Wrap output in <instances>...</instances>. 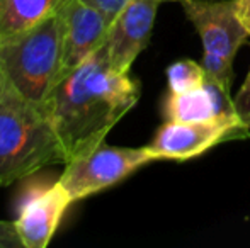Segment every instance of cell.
<instances>
[{
	"instance_id": "cell-7",
	"label": "cell",
	"mask_w": 250,
	"mask_h": 248,
	"mask_svg": "<svg viewBox=\"0 0 250 248\" xmlns=\"http://www.w3.org/2000/svg\"><path fill=\"white\" fill-rule=\"evenodd\" d=\"M188 19L194 24L204 51L233 61L250 36L235 10V0H179Z\"/></svg>"
},
{
	"instance_id": "cell-11",
	"label": "cell",
	"mask_w": 250,
	"mask_h": 248,
	"mask_svg": "<svg viewBox=\"0 0 250 248\" xmlns=\"http://www.w3.org/2000/svg\"><path fill=\"white\" fill-rule=\"evenodd\" d=\"M68 0H0V44L58 14Z\"/></svg>"
},
{
	"instance_id": "cell-15",
	"label": "cell",
	"mask_w": 250,
	"mask_h": 248,
	"mask_svg": "<svg viewBox=\"0 0 250 248\" xmlns=\"http://www.w3.org/2000/svg\"><path fill=\"white\" fill-rule=\"evenodd\" d=\"M233 102H235V109H237L238 116H240L242 119L250 117V72H249L247 78H245L244 85L238 90L237 97L233 99Z\"/></svg>"
},
{
	"instance_id": "cell-8",
	"label": "cell",
	"mask_w": 250,
	"mask_h": 248,
	"mask_svg": "<svg viewBox=\"0 0 250 248\" xmlns=\"http://www.w3.org/2000/svg\"><path fill=\"white\" fill-rule=\"evenodd\" d=\"M160 0H128L109 24L105 53L112 70L128 73L133 61L148 46Z\"/></svg>"
},
{
	"instance_id": "cell-14",
	"label": "cell",
	"mask_w": 250,
	"mask_h": 248,
	"mask_svg": "<svg viewBox=\"0 0 250 248\" xmlns=\"http://www.w3.org/2000/svg\"><path fill=\"white\" fill-rule=\"evenodd\" d=\"M0 248H24L14 221L0 219Z\"/></svg>"
},
{
	"instance_id": "cell-12",
	"label": "cell",
	"mask_w": 250,
	"mask_h": 248,
	"mask_svg": "<svg viewBox=\"0 0 250 248\" xmlns=\"http://www.w3.org/2000/svg\"><path fill=\"white\" fill-rule=\"evenodd\" d=\"M168 92L181 94L198 89L206 80V70L203 65L192 60H181L172 63L167 68Z\"/></svg>"
},
{
	"instance_id": "cell-6",
	"label": "cell",
	"mask_w": 250,
	"mask_h": 248,
	"mask_svg": "<svg viewBox=\"0 0 250 248\" xmlns=\"http://www.w3.org/2000/svg\"><path fill=\"white\" fill-rule=\"evenodd\" d=\"M72 204L68 192L58 180L29 184L21 197L14 221L24 248L48 247Z\"/></svg>"
},
{
	"instance_id": "cell-16",
	"label": "cell",
	"mask_w": 250,
	"mask_h": 248,
	"mask_svg": "<svg viewBox=\"0 0 250 248\" xmlns=\"http://www.w3.org/2000/svg\"><path fill=\"white\" fill-rule=\"evenodd\" d=\"M83 2L90 3L92 7L99 9L101 12L105 16V19L109 20V24H111L112 19L118 16V12L126 5L128 0H83Z\"/></svg>"
},
{
	"instance_id": "cell-5",
	"label": "cell",
	"mask_w": 250,
	"mask_h": 248,
	"mask_svg": "<svg viewBox=\"0 0 250 248\" xmlns=\"http://www.w3.org/2000/svg\"><path fill=\"white\" fill-rule=\"evenodd\" d=\"M250 128L238 114L208 121H165L146 150L155 160H189L231 139H245Z\"/></svg>"
},
{
	"instance_id": "cell-1",
	"label": "cell",
	"mask_w": 250,
	"mask_h": 248,
	"mask_svg": "<svg viewBox=\"0 0 250 248\" xmlns=\"http://www.w3.org/2000/svg\"><path fill=\"white\" fill-rule=\"evenodd\" d=\"M138 99V80L111 68L104 44L82 65L65 73L46 106L66 163L104 143Z\"/></svg>"
},
{
	"instance_id": "cell-9",
	"label": "cell",
	"mask_w": 250,
	"mask_h": 248,
	"mask_svg": "<svg viewBox=\"0 0 250 248\" xmlns=\"http://www.w3.org/2000/svg\"><path fill=\"white\" fill-rule=\"evenodd\" d=\"M63 22V75L90 58L105 43L109 20L83 0H68L60 10Z\"/></svg>"
},
{
	"instance_id": "cell-4",
	"label": "cell",
	"mask_w": 250,
	"mask_h": 248,
	"mask_svg": "<svg viewBox=\"0 0 250 248\" xmlns=\"http://www.w3.org/2000/svg\"><path fill=\"white\" fill-rule=\"evenodd\" d=\"M150 162H155V158L146 146L126 148L101 143L92 152L65 163L58 182L77 202L116 186Z\"/></svg>"
},
{
	"instance_id": "cell-18",
	"label": "cell",
	"mask_w": 250,
	"mask_h": 248,
	"mask_svg": "<svg viewBox=\"0 0 250 248\" xmlns=\"http://www.w3.org/2000/svg\"><path fill=\"white\" fill-rule=\"evenodd\" d=\"M244 121H245V124H247L249 128H250V117H247V119H244Z\"/></svg>"
},
{
	"instance_id": "cell-2",
	"label": "cell",
	"mask_w": 250,
	"mask_h": 248,
	"mask_svg": "<svg viewBox=\"0 0 250 248\" xmlns=\"http://www.w3.org/2000/svg\"><path fill=\"white\" fill-rule=\"evenodd\" d=\"M58 163L65 165L66 155L48 107L0 85V187Z\"/></svg>"
},
{
	"instance_id": "cell-13",
	"label": "cell",
	"mask_w": 250,
	"mask_h": 248,
	"mask_svg": "<svg viewBox=\"0 0 250 248\" xmlns=\"http://www.w3.org/2000/svg\"><path fill=\"white\" fill-rule=\"evenodd\" d=\"M201 65H203V68L206 70V73L211 78L216 80L223 89L230 90L231 80H233V70H231L233 61L228 60V58L220 57V55L204 51L203 63H201Z\"/></svg>"
},
{
	"instance_id": "cell-3",
	"label": "cell",
	"mask_w": 250,
	"mask_h": 248,
	"mask_svg": "<svg viewBox=\"0 0 250 248\" xmlns=\"http://www.w3.org/2000/svg\"><path fill=\"white\" fill-rule=\"evenodd\" d=\"M62 76L63 22L60 12L0 44V85L27 102L46 106Z\"/></svg>"
},
{
	"instance_id": "cell-17",
	"label": "cell",
	"mask_w": 250,
	"mask_h": 248,
	"mask_svg": "<svg viewBox=\"0 0 250 248\" xmlns=\"http://www.w3.org/2000/svg\"><path fill=\"white\" fill-rule=\"evenodd\" d=\"M235 10H237L242 26L250 34V0H235Z\"/></svg>"
},
{
	"instance_id": "cell-10",
	"label": "cell",
	"mask_w": 250,
	"mask_h": 248,
	"mask_svg": "<svg viewBox=\"0 0 250 248\" xmlns=\"http://www.w3.org/2000/svg\"><path fill=\"white\" fill-rule=\"evenodd\" d=\"M238 114L230 90L223 89L216 80L206 73V80L198 89L189 92L172 94L165 97L164 117L165 121H208L221 116Z\"/></svg>"
},
{
	"instance_id": "cell-19",
	"label": "cell",
	"mask_w": 250,
	"mask_h": 248,
	"mask_svg": "<svg viewBox=\"0 0 250 248\" xmlns=\"http://www.w3.org/2000/svg\"><path fill=\"white\" fill-rule=\"evenodd\" d=\"M160 2H179V0H160Z\"/></svg>"
}]
</instances>
